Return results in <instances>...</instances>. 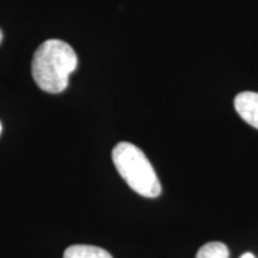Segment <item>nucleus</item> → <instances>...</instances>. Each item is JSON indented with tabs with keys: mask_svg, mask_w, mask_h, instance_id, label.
I'll list each match as a JSON object with an SVG mask.
<instances>
[{
	"mask_svg": "<svg viewBox=\"0 0 258 258\" xmlns=\"http://www.w3.org/2000/svg\"><path fill=\"white\" fill-rule=\"evenodd\" d=\"M78 64L73 48L61 40H48L35 51L31 62L32 78L48 93H60L69 85V78Z\"/></svg>",
	"mask_w": 258,
	"mask_h": 258,
	"instance_id": "f257e3e1",
	"label": "nucleus"
},
{
	"mask_svg": "<svg viewBox=\"0 0 258 258\" xmlns=\"http://www.w3.org/2000/svg\"><path fill=\"white\" fill-rule=\"evenodd\" d=\"M112 161L129 188L147 199L160 195L161 185L152 164L138 146L122 141L112 150Z\"/></svg>",
	"mask_w": 258,
	"mask_h": 258,
	"instance_id": "f03ea898",
	"label": "nucleus"
},
{
	"mask_svg": "<svg viewBox=\"0 0 258 258\" xmlns=\"http://www.w3.org/2000/svg\"><path fill=\"white\" fill-rule=\"evenodd\" d=\"M234 108L243 120L258 129V92H240L234 98Z\"/></svg>",
	"mask_w": 258,
	"mask_h": 258,
	"instance_id": "7ed1b4c3",
	"label": "nucleus"
},
{
	"mask_svg": "<svg viewBox=\"0 0 258 258\" xmlns=\"http://www.w3.org/2000/svg\"><path fill=\"white\" fill-rule=\"evenodd\" d=\"M63 258H112L108 251L92 245H72L64 250Z\"/></svg>",
	"mask_w": 258,
	"mask_h": 258,
	"instance_id": "20e7f679",
	"label": "nucleus"
},
{
	"mask_svg": "<svg viewBox=\"0 0 258 258\" xmlns=\"http://www.w3.org/2000/svg\"><path fill=\"white\" fill-rule=\"evenodd\" d=\"M228 249L225 244L219 241H212L203 245L199 250L196 258H228Z\"/></svg>",
	"mask_w": 258,
	"mask_h": 258,
	"instance_id": "39448f33",
	"label": "nucleus"
},
{
	"mask_svg": "<svg viewBox=\"0 0 258 258\" xmlns=\"http://www.w3.org/2000/svg\"><path fill=\"white\" fill-rule=\"evenodd\" d=\"M240 258H254V256H253L252 253H249V252H247V253H244L243 256H241Z\"/></svg>",
	"mask_w": 258,
	"mask_h": 258,
	"instance_id": "423d86ee",
	"label": "nucleus"
},
{
	"mask_svg": "<svg viewBox=\"0 0 258 258\" xmlns=\"http://www.w3.org/2000/svg\"><path fill=\"white\" fill-rule=\"evenodd\" d=\"M2 41H3V32L0 30V43H2Z\"/></svg>",
	"mask_w": 258,
	"mask_h": 258,
	"instance_id": "0eeeda50",
	"label": "nucleus"
},
{
	"mask_svg": "<svg viewBox=\"0 0 258 258\" xmlns=\"http://www.w3.org/2000/svg\"><path fill=\"white\" fill-rule=\"evenodd\" d=\"M0 133H2V123H0Z\"/></svg>",
	"mask_w": 258,
	"mask_h": 258,
	"instance_id": "6e6552de",
	"label": "nucleus"
}]
</instances>
